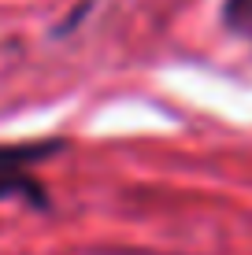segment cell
<instances>
[{"instance_id":"cell-1","label":"cell","mask_w":252,"mask_h":255,"mask_svg":"<svg viewBox=\"0 0 252 255\" xmlns=\"http://www.w3.org/2000/svg\"><path fill=\"white\" fill-rule=\"evenodd\" d=\"M67 140L52 137V140H30V144H0V178H11V174H26L33 163H45L48 155L63 152Z\"/></svg>"},{"instance_id":"cell-3","label":"cell","mask_w":252,"mask_h":255,"mask_svg":"<svg viewBox=\"0 0 252 255\" xmlns=\"http://www.w3.org/2000/svg\"><path fill=\"white\" fill-rule=\"evenodd\" d=\"M223 26L252 48V0H223Z\"/></svg>"},{"instance_id":"cell-2","label":"cell","mask_w":252,"mask_h":255,"mask_svg":"<svg viewBox=\"0 0 252 255\" xmlns=\"http://www.w3.org/2000/svg\"><path fill=\"white\" fill-rule=\"evenodd\" d=\"M0 200H26V204L48 207V192L41 185L37 178H30V174H11V178H0Z\"/></svg>"}]
</instances>
